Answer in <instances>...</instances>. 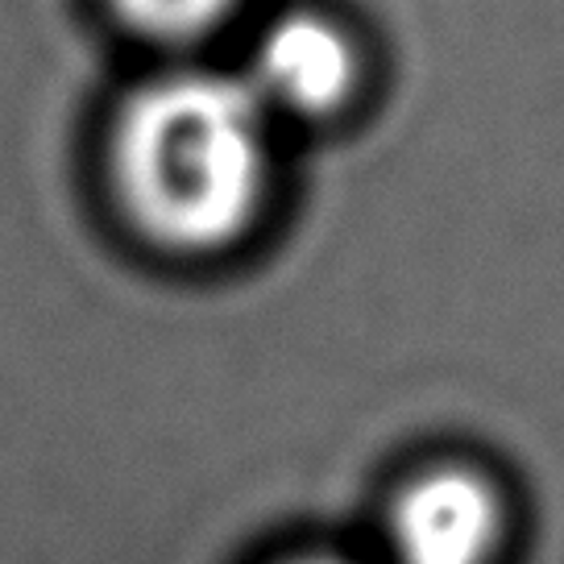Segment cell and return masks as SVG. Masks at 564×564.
<instances>
[{"instance_id":"cell-1","label":"cell","mask_w":564,"mask_h":564,"mask_svg":"<svg viewBox=\"0 0 564 564\" xmlns=\"http://www.w3.org/2000/svg\"><path fill=\"white\" fill-rule=\"evenodd\" d=\"M117 183L141 229L166 246L232 241L265 187L258 91L225 75H171L141 88L117 129Z\"/></svg>"},{"instance_id":"cell-2","label":"cell","mask_w":564,"mask_h":564,"mask_svg":"<svg viewBox=\"0 0 564 564\" xmlns=\"http://www.w3.org/2000/svg\"><path fill=\"white\" fill-rule=\"evenodd\" d=\"M502 535V498L474 469L423 474L390 514L394 564H494Z\"/></svg>"},{"instance_id":"cell-3","label":"cell","mask_w":564,"mask_h":564,"mask_svg":"<svg viewBox=\"0 0 564 564\" xmlns=\"http://www.w3.org/2000/svg\"><path fill=\"white\" fill-rule=\"evenodd\" d=\"M258 100L300 112L333 108L352 84V51L345 34L319 18H286L262 37Z\"/></svg>"},{"instance_id":"cell-4","label":"cell","mask_w":564,"mask_h":564,"mask_svg":"<svg viewBox=\"0 0 564 564\" xmlns=\"http://www.w3.org/2000/svg\"><path fill=\"white\" fill-rule=\"evenodd\" d=\"M232 0H117L124 18L138 30L159 37H192L204 34L212 21L225 18Z\"/></svg>"},{"instance_id":"cell-5","label":"cell","mask_w":564,"mask_h":564,"mask_svg":"<svg viewBox=\"0 0 564 564\" xmlns=\"http://www.w3.org/2000/svg\"><path fill=\"white\" fill-rule=\"evenodd\" d=\"M291 564H357V561H349V556H300V561Z\"/></svg>"}]
</instances>
